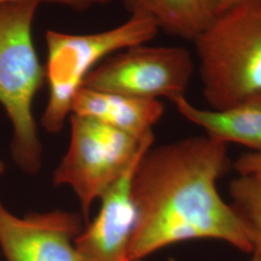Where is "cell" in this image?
I'll use <instances>...</instances> for the list:
<instances>
[{
  "instance_id": "obj_1",
  "label": "cell",
  "mask_w": 261,
  "mask_h": 261,
  "mask_svg": "<svg viewBox=\"0 0 261 261\" xmlns=\"http://www.w3.org/2000/svg\"><path fill=\"white\" fill-rule=\"evenodd\" d=\"M229 168L227 144L193 137L150 148L133 179L137 210L128 259L176 243L215 239L252 252L242 223L218 191Z\"/></svg>"
},
{
  "instance_id": "obj_2",
  "label": "cell",
  "mask_w": 261,
  "mask_h": 261,
  "mask_svg": "<svg viewBox=\"0 0 261 261\" xmlns=\"http://www.w3.org/2000/svg\"><path fill=\"white\" fill-rule=\"evenodd\" d=\"M194 42L210 109L260 96L261 0H248L215 15Z\"/></svg>"
},
{
  "instance_id": "obj_3",
  "label": "cell",
  "mask_w": 261,
  "mask_h": 261,
  "mask_svg": "<svg viewBox=\"0 0 261 261\" xmlns=\"http://www.w3.org/2000/svg\"><path fill=\"white\" fill-rule=\"evenodd\" d=\"M40 2L0 4V103L13 126L11 152L24 172L41 168L42 145L32 102L46 81L32 41V23Z\"/></svg>"
},
{
  "instance_id": "obj_4",
  "label": "cell",
  "mask_w": 261,
  "mask_h": 261,
  "mask_svg": "<svg viewBox=\"0 0 261 261\" xmlns=\"http://www.w3.org/2000/svg\"><path fill=\"white\" fill-rule=\"evenodd\" d=\"M158 31L156 22L141 14H132L120 27L95 34L75 35L48 30L45 71L49 97L42 116L43 126L50 133L61 130L71 112L75 91L97 63L116 50L146 44Z\"/></svg>"
},
{
  "instance_id": "obj_5",
  "label": "cell",
  "mask_w": 261,
  "mask_h": 261,
  "mask_svg": "<svg viewBox=\"0 0 261 261\" xmlns=\"http://www.w3.org/2000/svg\"><path fill=\"white\" fill-rule=\"evenodd\" d=\"M68 151L54 174L56 186L71 187L87 223L91 206L141 151L152 147L153 132L142 139L89 117L71 115Z\"/></svg>"
},
{
  "instance_id": "obj_6",
  "label": "cell",
  "mask_w": 261,
  "mask_h": 261,
  "mask_svg": "<svg viewBox=\"0 0 261 261\" xmlns=\"http://www.w3.org/2000/svg\"><path fill=\"white\" fill-rule=\"evenodd\" d=\"M194 70L193 57L185 47L141 44L94 67L82 86L106 93L172 101L184 96Z\"/></svg>"
},
{
  "instance_id": "obj_7",
  "label": "cell",
  "mask_w": 261,
  "mask_h": 261,
  "mask_svg": "<svg viewBox=\"0 0 261 261\" xmlns=\"http://www.w3.org/2000/svg\"><path fill=\"white\" fill-rule=\"evenodd\" d=\"M82 220L61 210L18 217L0 202V247L7 261H83L75 247Z\"/></svg>"
},
{
  "instance_id": "obj_8",
  "label": "cell",
  "mask_w": 261,
  "mask_h": 261,
  "mask_svg": "<svg viewBox=\"0 0 261 261\" xmlns=\"http://www.w3.org/2000/svg\"><path fill=\"white\" fill-rule=\"evenodd\" d=\"M150 148L141 151L100 197L99 214L75 239L82 260L129 261L128 250L137 220L133 179Z\"/></svg>"
},
{
  "instance_id": "obj_9",
  "label": "cell",
  "mask_w": 261,
  "mask_h": 261,
  "mask_svg": "<svg viewBox=\"0 0 261 261\" xmlns=\"http://www.w3.org/2000/svg\"><path fill=\"white\" fill-rule=\"evenodd\" d=\"M165 106L157 99H145L95 91L81 86L72 99L71 112L105 123L142 139L153 132Z\"/></svg>"
},
{
  "instance_id": "obj_10",
  "label": "cell",
  "mask_w": 261,
  "mask_h": 261,
  "mask_svg": "<svg viewBox=\"0 0 261 261\" xmlns=\"http://www.w3.org/2000/svg\"><path fill=\"white\" fill-rule=\"evenodd\" d=\"M171 102L187 120L205 130L209 139L261 152V95L222 110L197 108L185 95Z\"/></svg>"
},
{
  "instance_id": "obj_11",
  "label": "cell",
  "mask_w": 261,
  "mask_h": 261,
  "mask_svg": "<svg viewBox=\"0 0 261 261\" xmlns=\"http://www.w3.org/2000/svg\"><path fill=\"white\" fill-rule=\"evenodd\" d=\"M130 14L153 19L159 30L194 41L213 19L210 0H122Z\"/></svg>"
},
{
  "instance_id": "obj_12",
  "label": "cell",
  "mask_w": 261,
  "mask_h": 261,
  "mask_svg": "<svg viewBox=\"0 0 261 261\" xmlns=\"http://www.w3.org/2000/svg\"><path fill=\"white\" fill-rule=\"evenodd\" d=\"M230 205L252 244L253 256L261 257V175L239 174L229 183Z\"/></svg>"
},
{
  "instance_id": "obj_13",
  "label": "cell",
  "mask_w": 261,
  "mask_h": 261,
  "mask_svg": "<svg viewBox=\"0 0 261 261\" xmlns=\"http://www.w3.org/2000/svg\"><path fill=\"white\" fill-rule=\"evenodd\" d=\"M238 174L261 175V152H248L241 155L233 164Z\"/></svg>"
},
{
  "instance_id": "obj_14",
  "label": "cell",
  "mask_w": 261,
  "mask_h": 261,
  "mask_svg": "<svg viewBox=\"0 0 261 261\" xmlns=\"http://www.w3.org/2000/svg\"><path fill=\"white\" fill-rule=\"evenodd\" d=\"M16 1H22V0H0V4H5L10 2H16ZM41 2H49V3H56L65 5L70 8L75 10L88 9L95 5H106L111 3L113 0H35Z\"/></svg>"
},
{
  "instance_id": "obj_15",
  "label": "cell",
  "mask_w": 261,
  "mask_h": 261,
  "mask_svg": "<svg viewBox=\"0 0 261 261\" xmlns=\"http://www.w3.org/2000/svg\"><path fill=\"white\" fill-rule=\"evenodd\" d=\"M248 0H210L213 14L217 15Z\"/></svg>"
},
{
  "instance_id": "obj_16",
  "label": "cell",
  "mask_w": 261,
  "mask_h": 261,
  "mask_svg": "<svg viewBox=\"0 0 261 261\" xmlns=\"http://www.w3.org/2000/svg\"><path fill=\"white\" fill-rule=\"evenodd\" d=\"M5 171V164L2 162V160H0V176L4 173Z\"/></svg>"
},
{
  "instance_id": "obj_17",
  "label": "cell",
  "mask_w": 261,
  "mask_h": 261,
  "mask_svg": "<svg viewBox=\"0 0 261 261\" xmlns=\"http://www.w3.org/2000/svg\"><path fill=\"white\" fill-rule=\"evenodd\" d=\"M250 261H261V257H258V256H253V258H252V260Z\"/></svg>"
},
{
  "instance_id": "obj_18",
  "label": "cell",
  "mask_w": 261,
  "mask_h": 261,
  "mask_svg": "<svg viewBox=\"0 0 261 261\" xmlns=\"http://www.w3.org/2000/svg\"><path fill=\"white\" fill-rule=\"evenodd\" d=\"M139 261H143V260H139Z\"/></svg>"
}]
</instances>
